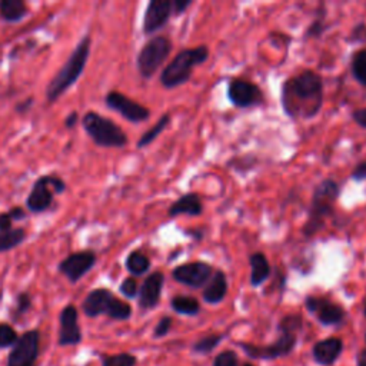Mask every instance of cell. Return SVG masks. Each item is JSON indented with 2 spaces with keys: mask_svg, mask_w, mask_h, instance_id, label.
<instances>
[{
  "mask_svg": "<svg viewBox=\"0 0 366 366\" xmlns=\"http://www.w3.org/2000/svg\"><path fill=\"white\" fill-rule=\"evenodd\" d=\"M323 79L312 69L288 77L282 85L280 105L291 119L315 117L323 106Z\"/></svg>",
  "mask_w": 366,
  "mask_h": 366,
  "instance_id": "1",
  "label": "cell"
},
{
  "mask_svg": "<svg viewBox=\"0 0 366 366\" xmlns=\"http://www.w3.org/2000/svg\"><path fill=\"white\" fill-rule=\"evenodd\" d=\"M339 196L340 185L334 179H325L315 188L308 219L302 228L305 238H312L325 228L327 219L335 215V205Z\"/></svg>",
  "mask_w": 366,
  "mask_h": 366,
  "instance_id": "2",
  "label": "cell"
},
{
  "mask_svg": "<svg viewBox=\"0 0 366 366\" xmlns=\"http://www.w3.org/2000/svg\"><path fill=\"white\" fill-rule=\"evenodd\" d=\"M211 52L206 45L180 50L172 62L162 70L160 84L165 89H175L188 84L196 66L203 65L209 59Z\"/></svg>",
  "mask_w": 366,
  "mask_h": 366,
  "instance_id": "3",
  "label": "cell"
},
{
  "mask_svg": "<svg viewBox=\"0 0 366 366\" xmlns=\"http://www.w3.org/2000/svg\"><path fill=\"white\" fill-rule=\"evenodd\" d=\"M90 53V37L85 36L77 44L73 53L66 60V64L62 66L56 76L50 80V84L46 88V99L49 104H53L60 96H62L70 86L76 84V80L84 73L85 66L88 64Z\"/></svg>",
  "mask_w": 366,
  "mask_h": 366,
  "instance_id": "4",
  "label": "cell"
},
{
  "mask_svg": "<svg viewBox=\"0 0 366 366\" xmlns=\"http://www.w3.org/2000/svg\"><path fill=\"white\" fill-rule=\"evenodd\" d=\"M82 125L89 137L99 146L120 149L128 145V136L120 126L96 112H88L82 119Z\"/></svg>",
  "mask_w": 366,
  "mask_h": 366,
  "instance_id": "5",
  "label": "cell"
},
{
  "mask_svg": "<svg viewBox=\"0 0 366 366\" xmlns=\"http://www.w3.org/2000/svg\"><path fill=\"white\" fill-rule=\"evenodd\" d=\"M82 309L88 316H92V318L106 314L109 318L116 319V320H126L132 315L131 305L117 299L108 289L92 291L86 296L82 305Z\"/></svg>",
  "mask_w": 366,
  "mask_h": 366,
  "instance_id": "6",
  "label": "cell"
},
{
  "mask_svg": "<svg viewBox=\"0 0 366 366\" xmlns=\"http://www.w3.org/2000/svg\"><path fill=\"white\" fill-rule=\"evenodd\" d=\"M172 52V42L166 36H155L140 49L136 66L144 79H151L166 62Z\"/></svg>",
  "mask_w": 366,
  "mask_h": 366,
  "instance_id": "7",
  "label": "cell"
},
{
  "mask_svg": "<svg viewBox=\"0 0 366 366\" xmlns=\"http://www.w3.org/2000/svg\"><path fill=\"white\" fill-rule=\"evenodd\" d=\"M215 273V268L208 262L195 260L176 267L172 271V278L192 289L205 288Z\"/></svg>",
  "mask_w": 366,
  "mask_h": 366,
  "instance_id": "8",
  "label": "cell"
},
{
  "mask_svg": "<svg viewBox=\"0 0 366 366\" xmlns=\"http://www.w3.org/2000/svg\"><path fill=\"white\" fill-rule=\"evenodd\" d=\"M228 99L235 108L247 109L263 105L265 96L262 89L245 79H232L228 86Z\"/></svg>",
  "mask_w": 366,
  "mask_h": 366,
  "instance_id": "9",
  "label": "cell"
},
{
  "mask_svg": "<svg viewBox=\"0 0 366 366\" xmlns=\"http://www.w3.org/2000/svg\"><path fill=\"white\" fill-rule=\"evenodd\" d=\"M279 332H280L279 339L275 343L268 345V347H253V345L242 343V348L251 358H259V359H275L279 356L288 355L293 351L296 345V332L285 331V329H279Z\"/></svg>",
  "mask_w": 366,
  "mask_h": 366,
  "instance_id": "10",
  "label": "cell"
},
{
  "mask_svg": "<svg viewBox=\"0 0 366 366\" xmlns=\"http://www.w3.org/2000/svg\"><path fill=\"white\" fill-rule=\"evenodd\" d=\"M305 307H307L311 314L316 315L318 320L322 325H327V327L342 323L345 316H347V312H345L340 305L329 300L325 296L309 295L305 299Z\"/></svg>",
  "mask_w": 366,
  "mask_h": 366,
  "instance_id": "11",
  "label": "cell"
},
{
  "mask_svg": "<svg viewBox=\"0 0 366 366\" xmlns=\"http://www.w3.org/2000/svg\"><path fill=\"white\" fill-rule=\"evenodd\" d=\"M105 100L108 108L120 113L126 120L132 122V124H140V122L148 120L151 116V110L148 108L137 104V102L132 100L131 97L120 92H109Z\"/></svg>",
  "mask_w": 366,
  "mask_h": 366,
  "instance_id": "12",
  "label": "cell"
},
{
  "mask_svg": "<svg viewBox=\"0 0 366 366\" xmlns=\"http://www.w3.org/2000/svg\"><path fill=\"white\" fill-rule=\"evenodd\" d=\"M39 354V332L29 331L19 338L9 355L8 366H33Z\"/></svg>",
  "mask_w": 366,
  "mask_h": 366,
  "instance_id": "13",
  "label": "cell"
},
{
  "mask_svg": "<svg viewBox=\"0 0 366 366\" xmlns=\"http://www.w3.org/2000/svg\"><path fill=\"white\" fill-rule=\"evenodd\" d=\"M172 16V0H151L144 16V33L153 35L164 29Z\"/></svg>",
  "mask_w": 366,
  "mask_h": 366,
  "instance_id": "14",
  "label": "cell"
},
{
  "mask_svg": "<svg viewBox=\"0 0 366 366\" xmlns=\"http://www.w3.org/2000/svg\"><path fill=\"white\" fill-rule=\"evenodd\" d=\"M96 263V255L90 251L77 252L69 255L66 259L60 262L59 271L62 272L70 282H77L82 279Z\"/></svg>",
  "mask_w": 366,
  "mask_h": 366,
  "instance_id": "15",
  "label": "cell"
},
{
  "mask_svg": "<svg viewBox=\"0 0 366 366\" xmlns=\"http://www.w3.org/2000/svg\"><path fill=\"white\" fill-rule=\"evenodd\" d=\"M53 195V176H44L35 182V185L28 196L26 205L35 213L45 212L52 205Z\"/></svg>",
  "mask_w": 366,
  "mask_h": 366,
  "instance_id": "16",
  "label": "cell"
},
{
  "mask_svg": "<svg viewBox=\"0 0 366 366\" xmlns=\"http://www.w3.org/2000/svg\"><path fill=\"white\" fill-rule=\"evenodd\" d=\"M164 285H165V275L162 272H153L151 273L144 285L140 287L139 291V307L142 309H153L156 305L160 300V295H162V289H164Z\"/></svg>",
  "mask_w": 366,
  "mask_h": 366,
  "instance_id": "17",
  "label": "cell"
},
{
  "mask_svg": "<svg viewBox=\"0 0 366 366\" xmlns=\"http://www.w3.org/2000/svg\"><path fill=\"white\" fill-rule=\"evenodd\" d=\"M82 340V332L77 325V309L73 305L68 307L60 314V329H59V345H77Z\"/></svg>",
  "mask_w": 366,
  "mask_h": 366,
  "instance_id": "18",
  "label": "cell"
},
{
  "mask_svg": "<svg viewBox=\"0 0 366 366\" xmlns=\"http://www.w3.org/2000/svg\"><path fill=\"white\" fill-rule=\"evenodd\" d=\"M202 213H203V203L200 196L195 192L182 195L177 200L172 203L168 211L169 218H177L180 215L200 216Z\"/></svg>",
  "mask_w": 366,
  "mask_h": 366,
  "instance_id": "19",
  "label": "cell"
},
{
  "mask_svg": "<svg viewBox=\"0 0 366 366\" xmlns=\"http://www.w3.org/2000/svg\"><path fill=\"white\" fill-rule=\"evenodd\" d=\"M228 289H229V285H228L227 273L218 269L215 271L212 279L209 280L205 289H203L202 298L205 302L215 305L225 299V296L228 295Z\"/></svg>",
  "mask_w": 366,
  "mask_h": 366,
  "instance_id": "20",
  "label": "cell"
},
{
  "mask_svg": "<svg viewBox=\"0 0 366 366\" xmlns=\"http://www.w3.org/2000/svg\"><path fill=\"white\" fill-rule=\"evenodd\" d=\"M343 349V343L339 338H329L318 342L314 347V356L320 365L334 363Z\"/></svg>",
  "mask_w": 366,
  "mask_h": 366,
  "instance_id": "21",
  "label": "cell"
},
{
  "mask_svg": "<svg viewBox=\"0 0 366 366\" xmlns=\"http://www.w3.org/2000/svg\"><path fill=\"white\" fill-rule=\"evenodd\" d=\"M251 263V285L253 288L260 287L272 276L271 263L265 253L255 252L249 256Z\"/></svg>",
  "mask_w": 366,
  "mask_h": 366,
  "instance_id": "22",
  "label": "cell"
},
{
  "mask_svg": "<svg viewBox=\"0 0 366 366\" xmlns=\"http://www.w3.org/2000/svg\"><path fill=\"white\" fill-rule=\"evenodd\" d=\"M28 6L23 0H2L0 2V19L9 23H16L28 16Z\"/></svg>",
  "mask_w": 366,
  "mask_h": 366,
  "instance_id": "23",
  "label": "cell"
},
{
  "mask_svg": "<svg viewBox=\"0 0 366 366\" xmlns=\"http://www.w3.org/2000/svg\"><path fill=\"white\" fill-rule=\"evenodd\" d=\"M169 124H171V115L165 113L156 122L155 126H152L148 132H145L144 135L140 136V139L137 140V145H136L137 149H144V148L149 146L152 142H155L160 136V133L165 132V129L169 126Z\"/></svg>",
  "mask_w": 366,
  "mask_h": 366,
  "instance_id": "24",
  "label": "cell"
},
{
  "mask_svg": "<svg viewBox=\"0 0 366 366\" xmlns=\"http://www.w3.org/2000/svg\"><path fill=\"white\" fill-rule=\"evenodd\" d=\"M171 307L175 312L180 315H198L200 311V303L193 296H185V295H177L171 300Z\"/></svg>",
  "mask_w": 366,
  "mask_h": 366,
  "instance_id": "25",
  "label": "cell"
},
{
  "mask_svg": "<svg viewBox=\"0 0 366 366\" xmlns=\"http://www.w3.org/2000/svg\"><path fill=\"white\" fill-rule=\"evenodd\" d=\"M126 269L133 276L145 275L151 269V259L140 251H133L126 258Z\"/></svg>",
  "mask_w": 366,
  "mask_h": 366,
  "instance_id": "26",
  "label": "cell"
},
{
  "mask_svg": "<svg viewBox=\"0 0 366 366\" xmlns=\"http://www.w3.org/2000/svg\"><path fill=\"white\" fill-rule=\"evenodd\" d=\"M25 239H26V231L23 228L0 232V252H8L19 245H22Z\"/></svg>",
  "mask_w": 366,
  "mask_h": 366,
  "instance_id": "27",
  "label": "cell"
},
{
  "mask_svg": "<svg viewBox=\"0 0 366 366\" xmlns=\"http://www.w3.org/2000/svg\"><path fill=\"white\" fill-rule=\"evenodd\" d=\"M351 73L359 85L366 88V49H359L352 55Z\"/></svg>",
  "mask_w": 366,
  "mask_h": 366,
  "instance_id": "28",
  "label": "cell"
},
{
  "mask_svg": "<svg viewBox=\"0 0 366 366\" xmlns=\"http://www.w3.org/2000/svg\"><path fill=\"white\" fill-rule=\"evenodd\" d=\"M16 331L6 323H0V348H8L16 343L17 340Z\"/></svg>",
  "mask_w": 366,
  "mask_h": 366,
  "instance_id": "29",
  "label": "cell"
},
{
  "mask_svg": "<svg viewBox=\"0 0 366 366\" xmlns=\"http://www.w3.org/2000/svg\"><path fill=\"white\" fill-rule=\"evenodd\" d=\"M220 340H222V335H211V336H206V338L200 339L199 342H196L193 349L196 352H200V354H208L213 348L218 347Z\"/></svg>",
  "mask_w": 366,
  "mask_h": 366,
  "instance_id": "30",
  "label": "cell"
},
{
  "mask_svg": "<svg viewBox=\"0 0 366 366\" xmlns=\"http://www.w3.org/2000/svg\"><path fill=\"white\" fill-rule=\"evenodd\" d=\"M325 30H327V25H325V13L322 12V15L316 17L305 32V39H319Z\"/></svg>",
  "mask_w": 366,
  "mask_h": 366,
  "instance_id": "31",
  "label": "cell"
},
{
  "mask_svg": "<svg viewBox=\"0 0 366 366\" xmlns=\"http://www.w3.org/2000/svg\"><path fill=\"white\" fill-rule=\"evenodd\" d=\"M136 358L129 354H119L104 360V366H135Z\"/></svg>",
  "mask_w": 366,
  "mask_h": 366,
  "instance_id": "32",
  "label": "cell"
},
{
  "mask_svg": "<svg viewBox=\"0 0 366 366\" xmlns=\"http://www.w3.org/2000/svg\"><path fill=\"white\" fill-rule=\"evenodd\" d=\"M279 329H287L292 332H299L302 329V318L299 315H288L279 322Z\"/></svg>",
  "mask_w": 366,
  "mask_h": 366,
  "instance_id": "33",
  "label": "cell"
},
{
  "mask_svg": "<svg viewBox=\"0 0 366 366\" xmlns=\"http://www.w3.org/2000/svg\"><path fill=\"white\" fill-rule=\"evenodd\" d=\"M120 292H122V295L129 298V299L136 298L139 293L136 279L135 278H126L120 285Z\"/></svg>",
  "mask_w": 366,
  "mask_h": 366,
  "instance_id": "34",
  "label": "cell"
},
{
  "mask_svg": "<svg viewBox=\"0 0 366 366\" xmlns=\"http://www.w3.org/2000/svg\"><path fill=\"white\" fill-rule=\"evenodd\" d=\"M348 42L351 44H366V23L359 22L354 26V29L349 33Z\"/></svg>",
  "mask_w": 366,
  "mask_h": 366,
  "instance_id": "35",
  "label": "cell"
},
{
  "mask_svg": "<svg viewBox=\"0 0 366 366\" xmlns=\"http://www.w3.org/2000/svg\"><path fill=\"white\" fill-rule=\"evenodd\" d=\"M213 366H238V358L236 354L232 351H227V352H222L220 355H218V358L215 359V365Z\"/></svg>",
  "mask_w": 366,
  "mask_h": 366,
  "instance_id": "36",
  "label": "cell"
},
{
  "mask_svg": "<svg viewBox=\"0 0 366 366\" xmlns=\"http://www.w3.org/2000/svg\"><path fill=\"white\" fill-rule=\"evenodd\" d=\"M171 327H172V319L169 316H165L162 318L157 323V327L155 328V336L156 338H162L165 336L169 331H171Z\"/></svg>",
  "mask_w": 366,
  "mask_h": 366,
  "instance_id": "37",
  "label": "cell"
},
{
  "mask_svg": "<svg viewBox=\"0 0 366 366\" xmlns=\"http://www.w3.org/2000/svg\"><path fill=\"white\" fill-rule=\"evenodd\" d=\"M193 5L192 0H172L173 16H180Z\"/></svg>",
  "mask_w": 366,
  "mask_h": 366,
  "instance_id": "38",
  "label": "cell"
},
{
  "mask_svg": "<svg viewBox=\"0 0 366 366\" xmlns=\"http://www.w3.org/2000/svg\"><path fill=\"white\" fill-rule=\"evenodd\" d=\"M351 179L355 182H365L366 180V160L359 162V164L354 168L351 173Z\"/></svg>",
  "mask_w": 366,
  "mask_h": 366,
  "instance_id": "39",
  "label": "cell"
},
{
  "mask_svg": "<svg viewBox=\"0 0 366 366\" xmlns=\"http://www.w3.org/2000/svg\"><path fill=\"white\" fill-rule=\"evenodd\" d=\"M352 119L355 124L362 128V129H366V108H359L356 110L352 112Z\"/></svg>",
  "mask_w": 366,
  "mask_h": 366,
  "instance_id": "40",
  "label": "cell"
},
{
  "mask_svg": "<svg viewBox=\"0 0 366 366\" xmlns=\"http://www.w3.org/2000/svg\"><path fill=\"white\" fill-rule=\"evenodd\" d=\"M30 308V298L28 293L19 295L17 298V312L19 314H25Z\"/></svg>",
  "mask_w": 366,
  "mask_h": 366,
  "instance_id": "41",
  "label": "cell"
},
{
  "mask_svg": "<svg viewBox=\"0 0 366 366\" xmlns=\"http://www.w3.org/2000/svg\"><path fill=\"white\" fill-rule=\"evenodd\" d=\"M12 219L9 213H0V232H8L12 229Z\"/></svg>",
  "mask_w": 366,
  "mask_h": 366,
  "instance_id": "42",
  "label": "cell"
},
{
  "mask_svg": "<svg viewBox=\"0 0 366 366\" xmlns=\"http://www.w3.org/2000/svg\"><path fill=\"white\" fill-rule=\"evenodd\" d=\"M9 213V216H10V219L12 220H22V219H25V216H26V213H25V211L22 209V208H13L10 212H8Z\"/></svg>",
  "mask_w": 366,
  "mask_h": 366,
  "instance_id": "43",
  "label": "cell"
},
{
  "mask_svg": "<svg viewBox=\"0 0 366 366\" xmlns=\"http://www.w3.org/2000/svg\"><path fill=\"white\" fill-rule=\"evenodd\" d=\"M77 120H79V116H77V113L76 112H73V113H70L69 116H68V119H66V122H65V125H66V128H69V129H72L76 124H77Z\"/></svg>",
  "mask_w": 366,
  "mask_h": 366,
  "instance_id": "44",
  "label": "cell"
},
{
  "mask_svg": "<svg viewBox=\"0 0 366 366\" xmlns=\"http://www.w3.org/2000/svg\"><path fill=\"white\" fill-rule=\"evenodd\" d=\"M358 366H366V349L360 352L358 358Z\"/></svg>",
  "mask_w": 366,
  "mask_h": 366,
  "instance_id": "45",
  "label": "cell"
},
{
  "mask_svg": "<svg viewBox=\"0 0 366 366\" xmlns=\"http://www.w3.org/2000/svg\"><path fill=\"white\" fill-rule=\"evenodd\" d=\"M30 102H32V99H28V100L25 102V105H20V106L17 108V110H19V112H22V109L25 110L26 108H29V106H30Z\"/></svg>",
  "mask_w": 366,
  "mask_h": 366,
  "instance_id": "46",
  "label": "cell"
},
{
  "mask_svg": "<svg viewBox=\"0 0 366 366\" xmlns=\"http://www.w3.org/2000/svg\"><path fill=\"white\" fill-rule=\"evenodd\" d=\"M363 314L366 316V298H365V303H363Z\"/></svg>",
  "mask_w": 366,
  "mask_h": 366,
  "instance_id": "47",
  "label": "cell"
},
{
  "mask_svg": "<svg viewBox=\"0 0 366 366\" xmlns=\"http://www.w3.org/2000/svg\"><path fill=\"white\" fill-rule=\"evenodd\" d=\"M245 366H252V365H245Z\"/></svg>",
  "mask_w": 366,
  "mask_h": 366,
  "instance_id": "48",
  "label": "cell"
}]
</instances>
